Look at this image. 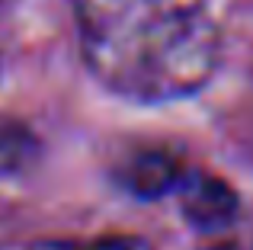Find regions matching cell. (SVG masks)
<instances>
[{
	"mask_svg": "<svg viewBox=\"0 0 253 250\" xmlns=\"http://www.w3.org/2000/svg\"><path fill=\"white\" fill-rule=\"evenodd\" d=\"M71 13L90 74L125 100H186L221 64L215 0H71Z\"/></svg>",
	"mask_w": 253,
	"mask_h": 250,
	"instance_id": "cell-1",
	"label": "cell"
},
{
	"mask_svg": "<svg viewBox=\"0 0 253 250\" xmlns=\"http://www.w3.org/2000/svg\"><path fill=\"white\" fill-rule=\"evenodd\" d=\"M116 176L125 193L138 199H161L167 193H176L186 176V164L170 148H138L119 164Z\"/></svg>",
	"mask_w": 253,
	"mask_h": 250,
	"instance_id": "cell-3",
	"label": "cell"
},
{
	"mask_svg": "<svg viewBox=\"0 0 253 250\" xmlns=\"http://www.w3.org/2000/svg\"><path fill=\"white\" fill-rule=\"evenodd\" d=\"M74 250H151V247L141 238H131V234H109V238L90 241V244L74 247Z\"/></svg>",
	"mask_w": 253,
	"mask_h": 250,
	"instance_id": "cell-5",
	"label": "cell"
},
{
	"mask_svg": "<svg viewBox=\"0 0 253 250\" xmlns=\"http://www.w3.org/2000/svg\"><path fill=\"white\" fill-rule=\"evenodd\" d=\"M26 161H29V135L3 122L0 125V170L10 173L16 167H26Z\"/></svg>",
	"mask_w": 253,
	"mask_h": 250,
	"instance_id": "cell-4",
	"label": "cell"
},
{
	"mask_svg": "<svg viewBox=\"0 0 253 250\" xmlns=\"http://www.w3.org/2000/svg\"><path fill=\"white\" fill-rule=\"evenodd\" d=\"M179 208H183L186 221L199 231H224L234 225L237 218V193L221 180L205 170H186L183 183L176 186Z\"/></svg>",
	"mask_w": 253,
	"mask_h": 250,
	"instance_id": "cell-2",
	"label": "cell"
}]
</instances>
